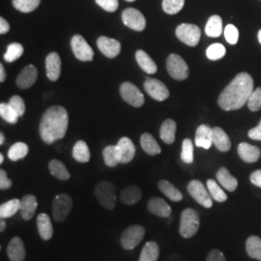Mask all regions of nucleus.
<instances>
[{"instance_id": "1", "label": "nucleus", "mask_w": 261, "mask_h": 261, "mask_svg": "<svg viewBox=\"0 0 261 261\" xmlns=\"http://www.w3.org/2000/svg\"><path fill=\"white\" fill-rule=\"evenodd\" d=\"M253 85L250 74L246 72L238 74L220 94L218 99L220 108L225 112L241 109L248 103L253 91Z\"/></svg>"}, {"instance_id": "2", "label": "nucleus", "mask_w": 261, "mask_h": 261, "mask_svg": "<svg viewBox=\"0 0 261 261\" xmlns=\"http://www.w3.org/2000/svg\"><path fill=\"white\" fill-rule=\"evenodd\" d=\"M69 125V115L65 108L54 106L44 112L39 126L42 140L47 144H53L62 140L66 136Z\"/></svg>"}, {"instance_id": "3", "label": "nucleus", "mask_w": 261, "mask_h": 261, "mask_svg": "<svg viewBox=\"0 0 261 261\" xmlns=\"http://www.w3.org/2000/svg\"><path fill=\"white\" fill-rule=\"evenodd\" d=\"M199 215L193 208H187L183 210L180 217L179 232L183 238H192L196 235L199 228Z\"/></svg>"}, {"instance_id": "4", "label": "nucleus", "mask_w": 261, "mask_h": 261, "mask_svg": "<svg viewBox=\"0 0 261 261\" xmlns=\"http://www.w3.org/2000/svg\"><path fill=\"white\" fill-rule=\"evenodd\" d=\"M94 194L99 203L103 206L105 209L113 210L115 208L117 201L116 190L111 182L102 181L98 183L95 187Z\"/></svg>"}, {"instance_id": "5", "label": "nucleus", "mask_w": 261, "mask_h": 261, "mask_svg": "<svg viewBox=\"0 0 261 261\" xmlns=\"http://www.w3.org/2000/svg\"><path fill=\"white\" fill-rule=\"evenodd\" d=\"M145 235V229L142 225L134 224L126 228L121 235L120 243L124 250L132 251L139 246Z\"/></svg>"}, {"instance_id": "6", "label": "nucleus", "mask_w": 261, "mask_h": 261, "mask_svg": "<svg viewBox=\"0 0 261 261\" xmlns=\"http://www.w3.org/2000/svg\"><path fill=\"white\" fill-rule=\"evenodd\" d=\"M73 207V199L67 194L56 196L53 201V217L57 223L64 222Z\"/></svg>"}, {"instance_id": "7", "label": "nucleus", "mask_w": 261, "mask_h": 261, "mask_svg": "<svg viewBox=\"0 0 261 261\" xmlns=\"http://www.w3.org/2000/svg\"><path fill=\"white\" fill-rule=\"evenodd\" d=\"M167 70L169 75L176 81H184L190 75L186 61L176 54H171L167 59Z\"/></svg>"}, {"instance_id": "8", "label": "nucleus", "mask_w": 261, "mask_h": 261, "mask_svg": "<svg viewBox=\"0 0 261 261\" xmlns=\"http://www.w3.org/2000/svg\"><path fill=\"white\" fill-rule=\"evenodd\" d=\"M176 37L187 46L196 47L199 43L201 37L200 28L196 24L191 23H182L178 25L175 30Z\"/></svg>"}, {"instance_id": "9", "label": "nucleus", "mask_w": 261, "mask_h": 261, "mask_svg": "<svg viewBox=\"0 0 261 261\" xmlns=\"http://www.w3.org/2000/svg\"><path fill=\"white\" fill-rule=\"evenodd\" d=\"M188 193L197 203L205 208H211L213 205V200L209 192L206 190L204 184L199 180H192L187 187Z\"/></svg>"}, {"instance_id": "10", "label": "nucleus", "mask_w": 261, "mask_h": 261, "mask_svg": "<svg viewBox=\"0 0 261 261\" xmlns=\"http://www.w3.org/2000/svg\"><path fill=\"white\" fill-rule=\"evenodd\" d=\"M120 95L122 99L132 107L140 108L145 102L144 96L140 89L130 82H125L120 86Z\"/></svg>"}, {"instance_id": "11", "label": "nucleus", "mask_w": 261, "mask_h": 261, "mask_svg": "<svg viewBox=\"0 0 261 261\" xmlns=\"http://www.w3.org/2000/svg\"><path fill=\"white\" fill-rule=\"evenodd\" d=\"M71 47L76 59L81 61H92L94 51L82 35H74L71 39Z\"/></svg>"}, {"instance_id": "12", "label": "nucleus", "mask_w": 261, "mask_h": 261, "mask_svg": "<svg viewBox=\"0 0 261 261\" xmlns=\"http://www.w3.org/2000/svg\"><path fill=\"white\" fill-rule=\"evenodd\" d=\"M123 23L135 31H143L146 28V19L139 10L135 8L125 9L122 13Z\"/></svg>"}, {"instance_id": "13", "label": "nucleus", "mask_w": 261, "mask_h": 261, "mask_svg": "<svg viewBox=\"0 0 261 261\" xmlns=\"http://www.w3.org/2000/svg\"><path fill=\"white\" fill-rule=\"evenodd\" d=\"M143 86L146 93L156 101L163 102L169 97L168 87L163 82L157 79H146Z\"/></svg>"}, {"instance_id": "14", "label": "nucleus", "mask_w": 261, "mask_h": 261, "mask_svg": "<svg viewBox=\"0 0 261 261\" xmlns=\"http://www.w3.org/2000/svg\"><path fill=\"white\" fill-rule=\"evenodd\" d=\"M97 46L100 51L108 58H115L121 51V44L119 41L106 36L98 38Z\"/></svg>"}, {"instance_id": "15", "label": "nucleus", "mask_w": 261, "mask_h": 261, "mask_svg": "<svg viewBox=\"0 0 261 261\" xmlns=\"http://www.w3.org/2000/svg\"><path fill=\"white\" fill-rule=\"evenodd\" d=\"M37 77V68L32 64L25 66L17 77V86L20 89H28L36 83Z\"/></svg>"}, {"instance_id": "16", "label": "nucleus", "mask_w": 261, "mask_h": 261, "mask_svg": "<svg viewBox=\"0 0 261 261\" xmlns=\"http://www.w3.org/2000/svg\"><path fill=\"white\" fill-rule=\"evenodd\" d=\"M47 79L50 82H56L61 74V58L57 53H50L45 61Z\"/></svg>"}, {"instance_id": "17", "label": "nucleus", "mask_w": 261, "mask_h": 261, "mask_svg": "<svg viewBox=\"0 0 261 261\" xmlns=\"http://www.w3.org/2000/svg\"><path fill=\"white\" fill-rule=\"evenodd\" d=\"M119 157H120V164H128L133 161L136 155V147L134 142L127 137H123L116 144Z\"/></svg>"}, {"instance_id": "18", "label": "nucleus", "mask_w": 261, "mask_h": 261, "mask_svg": "<svg viewBox=\"0 0 261 261\" xmlns=\"http://www.w3.org/2000/svg\"><path fill=\"white\" fill-rule=\"evenodd\" d=\"M7 255L11 261H23L25 259V247L22 240L18 236L10 240L7 247Z\"/></svg>"}, {"instance_id": "19", "label": "nucleus", "mask_w": 261, "mask_h": 261, "mask_svg": "<svg viewBox=\"0 0 261 261\" xmlns=\"http://www.w3.org/2000/svg\"><path fill=\"white\" fill-rule=\"evenodd\" d=\"M213 129L207 125H200L196 132L195 143L197 147L209 149L213 144Z\"/></svg>"}, {"instance_id": "20", "label": "nucleus", "mask_w": 261, "mask_h": 261, "mask_svg": "<svg viewBox=\"0 0 261 261\" xmlns=\"http://www.w3.org/2000/svg\"><path fill=\"white\" fill-rule=\"evenodd\" d=\"M147 209L150 213L161 218H168L171 214V207L161 197L151 198L147 203Z\"/></svg>"}, {"instance_id": "21", "label": "nucleus", "mask_w": 261, "mask_h": 261, "mask_svg": "<svg viewBox=\"0 0 261 261\" xmlns=\"http://www.w3.org/2000/svg\"><path fill=\"white\" fill-rule=\"evenodd\" d=\"M238 154L246 163H255L261 156V151L257 146L247 142H242L238 146Z\"/></svg>"}, {"instance_id": "22", "label": "nucleus", "mask_w": 261, "mask_h": 261, "mask_svg": "<svg viewBox=\"0 0 261 261\" xmlns=\"http://www.w3.org/2000/svg\"><path fill=\"white\" fill-rule=\"evenodd\" d=\"M21 207H20V216L24 221H29L33 218L37 210V198L33 195L24 196L21 199Z\"/></svg>"}, {"instance_id": "23", "label": "nucleus", "mask_w": 261, "mask_h": 261, "mask_svg": "<svg viewBox=\"0 0 261 261\" xmlns=\"http://www.w3.org/2000/svg\"><path fill=\"white\" fill-rule=\"evenodd\" d=\"M38 231L40 237L44 240L47 241L50 240L54 236V227L50 221V218L46 213H41L37 217Z\"/></svg>"}, {"instance_id": "24", "label": "nucleus", "mask_w": 261, "mask_h": 261, "mask_svg": "<svg viewBox=\"0 0 261 261\" xmlns=\"http://www.w3.org/2000/svg\"><path fill=\"white\" fill-rule=\"evenodd\" d=\"M213 144L221 152H227L231 148V140L227 134L220 127L213 128Z\"/></svg>"}, {"instance_id": "25", "label": "nucleus", "mask_w": 261, "mask_h": 261, "mask_svg": "<svg viewBox=\"0 0 261 261\" xmlns=\"http://www.w3.org/2000/svg\"><path fill=\"white\" fill-rule=\"evenodd\" d=\"M176 122L173 119H167L163 122L160 128V138L165 143L172 144L175 141L176 134Z\"/></svg>"}, {"instance_id": "26", "label": "nucleus", "mask_w": 261, "mask_h": 261, "mask_svg": "<svg viewBox=\"0 0 261 261\" xmlns=\"http://www.w3.org/2000/svg\"><path fill=\"white\" fill-rule=\"evenodd\" d=\"M216 177L219 184H221L228 192H234L238 187V180L227 170V168H220L217 171Z\"/></svg>"}, {"instance_id": "27", "label": "nucleus", "mask_w": 261, "mask_h": 261, "mask_svg": "<svg viewBox=\"0 0 261 261\" xmlns=\"http://www.w3.org/2000/svg\"><path fill=\"white\" fill-rule=\"evenodd\" d=\"M142 197V192L140 188L135 185L127 187L120 193V201L126 205H134L138 203Z\"/></svg>"}, {"instance_id": "28", "label": "nucleus", "mask_w": 261, "mask_h": 261, "mask_svg": "<svg viewBox=\"0 0 261 261\" xmlns=\"http://www.w3.org/2000/svg\"><path fill=\"white\" fill-rule=\"evenodd\" d=\"M140 145L143 151L150 156H156L161 153V147L155 138L148 133H144L140 137Z\"/></svg>"}, {"instance_id": "29", "label": "nucleus", "mask_w": 261, "mask_h": 261, "mask_svg": "<svg viewBox=\"0 0 261 261\" xmlns=\"http://www.w3.org/2000/svg\"><path fill=\"white\" fill-rule=\"evenodd\" d=\"M136 60L140 68L147 74H155L157 72V65L147 53L139 49L136 53Z\"/></svg>"}, {"instance_id": "30", "label": "nucleus", "mask_w": 261, "mask_h": 261, "mask_svg": "<svg viewBox=\"0 0 261 261\" xmlns=\"http://www.w3.org/2000/svg\"><path fill=\"white\" fill-rule=\"evenodd\" d=\"M48 170L53 176L61 181H67L71 178V174L66 168L65 165L59 160H56V159L51 160L48 163Z\"/></svg>"}, {"instance_id": "31", "label": "nucleus", "mask_w": 261, "mask_h": 261, "mask_svg": "<svg viewBox=\"0 0 261 261\" xmlns=\"http://www.w3.org/2000/svg\"><path fill=\"white\" fill-rule=\"evenodd\" d=\"M158 188L159 190L171 201H181L183 199L182 193L178 190L176 187L173 186L170 182H168L167 180L159 181Z\"/></svg>"}, {"instance_id": "32", "label": "nucleus", "mask_w": 261, "mask_h": 261, "mask_svg": "<svg viewBox=\"0 0 261 261\" xmlns=\"http://www.w3.org/2000/svg\"><path fill=\"white\" fill-rule=\"evenodd\" d=\"M72 155H73V158L79 163H87L91 158L90 150L84 140H77L75 142L73 147Z\"/></svg>"}, {"instance_id": "33", "label": "nucleus", "mask_w": 261, "mask_h": 261, "mask_svg": "<svg viewBox=\"0 0 261 261\" xmlns=\"http://www.w3.org/2000/svg\"><path fill=\"white\" fill-rule=\"evenodd\" d=\"M223 32V20L218 15L210 17L205 25V33L207 36L218 38L221 36Z\"/></svg>"}, {"instance_id": "34", "label": "nucleus", "mask_w": 261, "mask_h": 261, "mask_svg": "<svg viewBox=\"0 0 261 261\" xmlns=\"http://www.w3.org/2000/svg\"><path fill=\"white\" fill-rule=\"evenodd\" d=\"M160 256L159 245L154 241L146 243L141 250L139 261H158Z\"/></svg>"}, {"instance_id": "35", "label": "nucleus", "mask_w": 261, "mask_h": 261, "mask_svg": "<svg viewBox=\"0 0 261 261\" xmlns=\"http://www.w3.org/2000/svg\"><path fill=\"white\" fill-rule=\"evenodd\" d=\"M21 207V200L18 198H13L8 201L2 203L0 205V218L8 219L17 214L20 210Z\"/></svg>"}, {"instance_id": "36", "label": "nucleus", "mask_w": 261, "mask_h": 261, "mask_svg": "<svg viewBox=\"0 0 261 261\" xmlns=\"http://www.w3.org/2000/svg\"><path fill=\"white\" fill-rule=\"evenodd\" d=\"M246 251L250 257L261 261V238L252 235L247 239Z\"/></svg>"}, {"instance_id": "37", "label": "nucleus", "mask_w": 261, "mask_h": 261, "mask_svg": "<svg viewBox=\"0 0 261 261\" xmlns=\"http://www.w3.org/2000/svg\"><path fill=\"white\" fill-rule=\"evenodd\" d=\"M103 157L105 164L109 168H115L120 164V157L116 145H109L103 150Z\"/></svg>"}, {"instance_id": "38", "label": "nucleus", "mask_w": 261, "mask_h": 261, "mask_svg": "<svg viewBox=\"0 0 261 261\" xmlns=\"http://www.w3.org/2000/svg\"><path fill=\"white\" fill-rule=\"evenodd\" d=\"M28 144L24 142H16L14 143L8 151V158L13 161V162H17L21 159L24 158L28 154Z\"/></svg>"}, {"instance_id": "39", "label": "nucleus", "mask_w": 261, "mask_h": 261, "mask_svg": "<svg viewBox=\"0 0 261 261\" xmlns=\"http://www.w3.org/2000/svg\"><path fill=\"white\" fill-rule=\"evenodd\" d=\"M208 192L210 194L211 197L218 201V202H224L227 199V196L224 193V190L221 188V186L213 180V179H208L206 182Z\"/></svg>"}, {"instance_id": "40", "label": "nucleus", "mask_w": 261, "mask_h": 261, "mask_svg": "<svg viewBox=\"0 0 261 261\" xmlns=\"http://www.w3.org/2000/svg\"><path fill=\"white\" fill-rule=\"evenodd\" d=\"M41 0H13L12 4L15 9L21 13H31L37 9Z\"/></svg>"}, {"instance_id": "41", "label": "nucleus", "mask_w": 261, "mask_h": 261, "mask_svg": "<svg viewBox=\"0 0 261 261\" xmlns=\"http://www.w3.org/2000/svg\"><path fill=\"white\" fill-rule=\"evenodd\" d=\"M23 55V47L19 43H12L7 47V50L3 58L6 62L11 63L18 60Z\"/></svg>"}, {"instance_id": "42", "label": "nucleus", "mask_w": 261, "mask_h": 261, "mask_svg": "<svg viewBox=\"0 0 261 261\" xmlns=\"http://www.w3.org/2000/svg\"><path fill=\"white\" fill-rule=\"evenodd\" d=\"M0 116L10 124H16L19 120V115L13 110L9 103H0Z\"/></svg>"}, {"instance_id": "43", "label": "nucleus", "mask_w": 261, "mask_h": 261, "mask_svg": "<svg viewBox=\"0 0 261 261\" xmlns=\"http://www.w3.org/2000/svg\"><path fill=\"white\" fill-rule=\"evenodd\" d=\"M185 0H163L162 6L165 13L168 15H175L183 9Z\"/></svg>"}, {"instance_id": "44", "label": "nucleus", "mask_w": 261, "mask_h": 261, "mask_svg": "<svg viewBox=\"0 0 261 261\" xmlns=\"http://www.w3.org/2000/svg\"><path fill=\"white\" fill-rule=\"evenodd\" d=\"M181 159L186 164H192L194 162V144L190 139H185L182 142Z\"/></svg>"}, {"instance_id": "45", "label": "nucleus", "mask_w": 261, "mask_h": 261, "mask_svg": "<svg viewBox=\"0 0 261 261\" xmlns=\"http://www.w3.org/2000/svg\"><path fill=\"white\" fill-rule=\"evenodd\" d=\"M225 53H226V49L224 45L219 43L209 46L206 49V56L208 57V59L213 61L223 58L225 56Z\"/></svg>"}, {"instance_id": "46", "label": "nucleus", "mask_w": 261, "mask_h": 261, "mask_svg": "<svg viewBox=\"0 0 261 261\" xmlns=\"http://www.w3.org/2000/svg\"><path fill=\"white\" fill-rule=\"evenodd\" d=\"M248 108L251 112H258L261 110V87L252 91V95L248 100Z\"/></svg>"}, {"instance_id": "47", "label": "nucleus", "mask_w": 261, "mask_h": 261, "mask_svg": "<svg viewBox=\"0 0 261 261\" xmlns=\"http://www.w3.org/2000/svg\"><path fill=\"white\" fill-rule=\"evenodd\" d=\"M224 37L225 40L230 44L235 45L239 40V30L233 24H227L224 28Z\"/></svg>"}, {"instance_id": "48", "label": "nucleus", "mask_w": 261, "mask_h": 261, "mask_svg": "<svg viewBox=\"0 0 261 261\" xmlns=\"http://www.w3.org/2000/svg\"><path fill=\"white\" fill-rule=\"evenodd\" d=\"M9 105L13 108V110L17 112V114L19 115V117L22 116L25 112V103L23 99L19 96V95H15L10 99Z\"/></svg>"}, {"instance_id": "49", "label": "nucleus", "mask_w": 261, "mask_h": 261, "mask_svg": "<svg viewBox=\"0 0 261 261\" xmlns=\"http://www.w3.org/2000/svg\"><path fill=\"white\" fill-rule=\"evenodd\" d=\"M102 9L113 13L118 8V0H95Z\"/></svg>"}, {"instance_id": "50", "label": "nucleus", "mask_w": 261, "mask_h": 261, "mask_svg": "<svg viewBox=\"0 0 261 261\" xmlns=\"http://www.w3.org/2000/svg\"><path fill=\"white\" fill-rule=\"evenodd\" d=\"M13 185L12 180L7 176V172L4 169L0 170V190H8Z\"/></svg>"}, {"instance_id": "51", "label": "nucleus", "mask_w": 261, "mask_h": 261, "mask_svg": "<svg viewBox=\"0 0 261 261\" xmlns=\"http://www.w3.org/2000/svg\"><path fill=\"white\" fill-rule=\"evenodd\" d=\"M206 261H226V259L223 252L214 249L209 252L206 257Z\"/></svg>"}, {"instance_id": "52", "label": "nucleus", "mask_w": 261, "mask_h": 261, "mask_svg": "<svg viewBox=\"0 0 261 261\" xmlns=\"http://www.w3.org/2000/svg\"><path fill=\"white\" fill-rule=\"evenodd\" d=\"M248 136L252 140H261V120L256 127H254V128H252V130H249Z\"/></svg>"}, {"instance_id": "53", "label": "nucleus", "mask_w": 261, "mask_h": 261, "mask_svg": "<svg viewBox=\"0 0 261 261\" xmlns=\"http://www.w3.org/2000/svg\"><path fill=\"white\" fill-rule=\"evenodd\" d=\"M250 179L253 185L261 188V169L253 171L250 176Z\"/></svg>"}, {"instance_id": "54", "label": "nucleus", "mask_w": 261, "mask_h": 261, "mask_svg": "<svg viewBox=\"0 0 261 261\" xmlns=\"http://www.w3.org/2000/svg\"><path fill=\"white\" fill-rule=\"evenodd\" d=\"M10 30V24L8 21L3 18H0V34L4 35L8 33Z\"/></svg>"}, {"instance_id": "55", "label": "nucleus", "mask_w": 261, "mask_h": 261, "mask_svg": "<svg viewBox=\"0 0 261 261\" xmlns=\"http://www.w3.org/2000/svg\"><path fill=\"white\" fill-rule=\"evenodd\" d=\"M6 80V72L4 69V66L0 64V82L4 83Z\"/></svg>"}, {"instance_id": "56", "label": "nucleus", "mask_w": 261, "mask_h": 261, "mask_svg": "<svg viewBox=\"0 0 261 261\" xmlns=\"http://www.w3.org/2000/svg\"><path fill=\"white\" fill-rule=\"evenodd\" d=\"M5 229H6V222H5V219L1 218V221H0V231L3 232Z\"/></svg>"}, {"instance_id": "57", "label": "nucleus", "mask_w": 261, "mask_h": 261, "mask_svg": "<svg viewBox=\"0 0 261 261\" xmlns=\"http://www.w3.org/2000/svg\"><path fill=\"white\" fill-rule=\"evenodd\" d=\"M4 141H5V137H4V134H3V133H1V134H0V144L2 145V144L4 143Z\"/></svg>"}, {"instance_id": "58", "label": "nucleus", "mask_w": 261, "mask_h": 261, "mask_svg": "<svg viewBox=\"0 0 261 261\" xmlns=\"http://www.w3.org/2000/svg\"><path fill=\"white\" fill-rule=\"evenodd\" d=\"M3 162H4V156L3 154H0V164H3Z\"/></svg>"}, {"instance_id": "59", "label": "nucleus", "mask_w": 261, "mask_h": 261, "mask_svg": "<svg viewBox=\"0 0 261 261\" xmlns=\"http://www.w3.org/2000/svg\"><path fill=\"white\" fill-rule=\"evenodd\" d=\"M257 37H258V41H259V43H260L261 45V29L258 31V35H257Z\"/></svg>"}, {"instance_id": "60", "label": "nucleus", "mask_w": 261, "mask_h": 261, "mask_svg": "<svg viewBox=\"0 0 261 261\" xmlns=\"http://www.w3.org/2000/svg\"><path fill=\"white\" fill-rule=\"evenodd\" d=\"M126 1H128V2H133V1H136V0H126Z\"/></svg>"}]
</instances>
